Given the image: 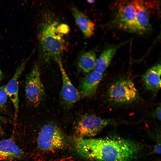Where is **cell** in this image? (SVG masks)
Listing matches in <instances>:
<instances>
[{
  "instance_id": "9c48e42d",
  "label": "cell",
  "mask_w": 161,
  "mask_h": 161,
  "mask_svg": "<svg viewBox=\"0 0 161 161\" xmlns=\"http://www.w3.org/2000/svg\"><path fill=\"white\" fill-rule=\"evenodd\" d=\"M27 60L22 62L16 69L13 76L5 86L8 97L11 101L14 107L15 115L17 117L19 110V80L24 70Z\"/></svg>"
},
{
  "instance_id": "7c38bea8",
  "label": "cell",
  "mask_w": 161,
  "mask_h": 161,
  "mask_svg": "<svg viewBox=\"0 0 161 161\" xmlns=\"http://www.w3.org/2000/svg\"><path fill=\"white\" fill-rule=\"evenodd\" d=\"M161 66L157 63L151 67L143 75L142 82L148 90L157 92L161 87Z\"/></svg>"
},
{
  "instance_id": "8992f818",
  "label": "cell",
  "mask_w": 161,
  "mask_h": 161,
  "mask_svg": "<svg viewBox=\"0 0 161 161\" xmlns=\"http://www.w3.org/2000/svg\"><path fill=\"white\" fill-rule=\"evenodd\" d=\"M25 91L27 102L33 106L39 104L44 97L45 91L38 65L34 66L27 76Z\"/></svg>"
},
{
  "instance_id": "2e32d148",
  "label": "cell",
  "mask_w": 161,
  "mask_h": 161,
  "mask_svg": "<svg viewBox=\"0 0 161 161\" xmlns=\"http://www.w3.org/2000/svg\"><path fill=\"white\" fill-rule=\"evenodd\" d=\"M97 59L96 53L94 50L85 52L79 57L78 66L83 72L88 74L94 70Z\"/></svg>"
},
{
  "instance_id": "5bb4252c",
  "label": "cell",
  "mask_w": 161,
  "mask_h": 161,
  "mask_svg": "<svg viewBox=\"0 0 161 161\" xmlns=\"http://www.w3.org/2000/svg\"><path fill=\"white\" fill-rule=\"evenodd\" d=\"M71 10L76 24L83 35L87 38L92 37L94 33L95 24L77 7H72Z\"/></svg>"
},
{
  "instance_id": "7a4b0ae2",
  "label": "cell",
  "mask_w": 161,
  "mask_h": 161,
  "mask_svg": "<svg viewBox=\"0 0 161 161\" xmlns=\"http://www.w3.org/2000/svg\"><path fill=\"white\" fill-rule=\"evenodd\" d=\"M41 21L38 35L40 58L45 62L54 61L58 64L62 63L65 48V34L61 30V23L49 12L44 14Z\"/></svg>"
},
{
  "instance_id": "44dd1931",
  "label": "cell",
  "mask_w": 161,
  "mask_h": 161,
  "mask_svg": "<svg viewBox=\"0 0 161 161\" xmlns=\"http://www.w3.org/2000/svg\"><path fill=\"white\" fill-rule=\"evenodd\" d=\"M87 2L89 3H94V1L93 0H88L87 1Z\"/></svg>"
},
{
  "instance_id": "ba28073f",
  "label": "cell",
  "mask_w": 161,
  "mask_h": 161,
  "mask_svg": "<svg viewBox=\"0 0 161 161\" xmlns=\"http://www.w3.org/2000/svg\"><path fill=\"white\" fill-rule=\"evenodd\" d=\"M61 76L62 86L61 97L66 106L70 107L78 102L81 96L79 91L73 85L63 66V64L58 65Z\"/></svg>"
},
{
  "instance_id": "7402d4cb",
  "label": "cell",
  "mask_w": 161,
  "mask_h": 161,
  "mask_svg": "<svg viewBox=\"0 0 161 161\" xmlns=\"http://www.w3.org/2000/svg\"><path fill=\"white\" fill-rule=\"evenodd\" d=\"M1 125H0V130H1Z\"/></svg>"
},
{
  "instance_id": "ac0fdd59",
  "label": "cell",
  "mask_w": 161,
  "mask_h": 161,
  "mask_svg": "<svg viewBox=\"0 0 161 161\" xmlns=\"http://www.w3.org/2000/svg\"><path fill=\"white\" fill-rule=\"evenodd\" d=\"M161 106L160 105L155 110L154 113V116L160 120L161 119Z\"/></svg>"
},
{
  "instance_id": "30bf717a",
  "label": "cell",
  "mask_w": 161,
  "mask_h": 161,
  "mask_svg": "<svg viewBox=\"0 0 161 161\" xmlns=\"http://www.w3.org/2000/svg\"><path fill=\"white\" fill-rule=\"evenodd\" d=\"M103 77V74L93 70L81 81L78 90L81 96L90 97L96 92Z\"/></svg>"
},
{
  "instance_id": "277c9868",
  "label": "cell",
  "mask_w": 161,
  "mask_h": 161,
  "mask_svg": "<svg viewBox=\"0 0 161 161\" xmlns=\"http://www.w3.org/2000/svg\"><path fill=\"white\" fill-rule=\"evenodd\" d=\"M114 21L120 29L132 32L143 33L136 20L132 1H123L118 4Z\"/></svg>"
},
{
  "instance_id": "ffe728a7",
  "label": "cell",
  "mask_w": 161,
  "mask_h": 161,
  "mask_svg": "<svg viewBox=\"0 0 161 161\" xmlns=\"http://www.w3.org/2000/svg\"><path fill=\"white\" fill-rule=\"evenodd\" d=\"M2 75V73L1 69H0V80H1Z\"/></svg>"
},
{
  "instance_id": "5b68a950",
  "label": "cell",
  "mask_w": 161,
  "mask_h": 161,
  "mask_svg": "<svg viewBox=\"0 0 161 161\" xmlns=\"http://www.w3.org/2000/svg\"><path fill=\"white\" fill-rule=\"evenodd\" d=\"M37 144L43 151H52L63 148L66 144L64 136L56 126L47 124L43 126L37 137Z\"/></svg>"
},
{
  "instance_id": "9a60e30c",
  "label": "cell",
  "mask_w": 161,
  "mask_h": 161,
  "mask_svg": "<svg viewBox=\"0 0 161 161\" xmlns=\"http://www.w3.org/2000/svg\"><path fill=\"white\" fill-rule=\"evenodd\" d=\"M124 43L111 46L106 48L97 58L93 70L103 74L110 64L116 53Z\"/></svg>"
},
{
  "instance_id": "52a82bcc",
  "label": "cell",
  "mask_w": 161,
  "mask_h": 161,
  "mask_svg": "<svg viewBox=\"0 0 161 161\" xmlns=\"http://www.w3.org/2000/svg\"><path fill=\"white\" fill-rule=\"evenodd\" d=\"M112 122L111 119L94 115H85L78 120L76 126V132L80 138L94 136Z\"/></svg>"
},
{
  "instance_id": "4fadbf2b",
  "label": "cell",
  "mask_w": 161,
  "mask_h": 161,
  "mask_svg": "<svg viewBox=\"0 0 161 161\" xmlns=\"http://www.w3.org/2000/svg\"><path fill=\"white\" fill-rule=\"evenodd\" d=\"M134 6L135 16L137 24L143 33L151 29L148 8L146 2L141 0L132 1Z\"/></svg>"
},
{
  "instance_id": "8fae6325",
  "label": "cell",
  "mask_w": 161,
  "mask_h": 161,
  "mask_svg": "<svg viewBox=\"0 0 161 161\" xmlns=\"http://www.w3.org/2000/svg\"><path fill=\"white\" fill-rule=\"evenodd\" d=\"M22 150L12 139L0 140V161H11L22 157Z\"/></svg>"
},
{
  "instance_id": "d6986e66",
  "label": "cell",
  "mask_w": 161,
  "mask_h": 161,
  "mask_svg": "<svg viewBox=\"0 0 161 161\" xmlns=\"http://www.w3.org/2000/svg\"><path fill=\"white\" fill-rule=\"evenodd\" d=\"M154 152L159 154L161 153V145L160 143H158L154 147Z\"/></svg>"
},
{
  "instance_id": "6da1fadb",
  "label": "cell",
  "mask_w": 161,
  "mask_h": 161,
  "mask_svg": "<svg viewBox=\"0 0 161 161\" xmlns=\"http://www.w3.org/2000/svg\"><path fill=\"white\" fill-rule=\"evenodd\" d=\"M76 150L82 157L96 161H131L139 147L134 142L118 137L75 139Z\"/></svg>"
},
{
  "instance_id": "e0dca14e",
  "label": "cell",
  "mask_w": 161,
  "mask_h": 161,
  "mask_svg": "<svg viewBox=\"0 0 161 161\" xmlns=\"http://www.w3.org/2000/svg\"><path fill=\"white\" fill-rule=\"evenodd\" d=\"M8 97L5 86H0V109L4 107Z\"/></svg>"
},
{
  "instance_id": "3957f363",
  "label": "cell",
  "mask_w": 161,
  "mask_h": 161,
  "mask_svg": "<svg viewBox=\"0 0 161 161\" xmlns=\"http://www.w3.org/2000/svg\"><path fill=\"white\" fill-rule=\"evenodd\" d=\"M106 95L109 102L118 105L132 103L140 98L139 92L133 82L124 78L118 79L111 84L107 90Z\"/></svg>"
}]
</instances>
